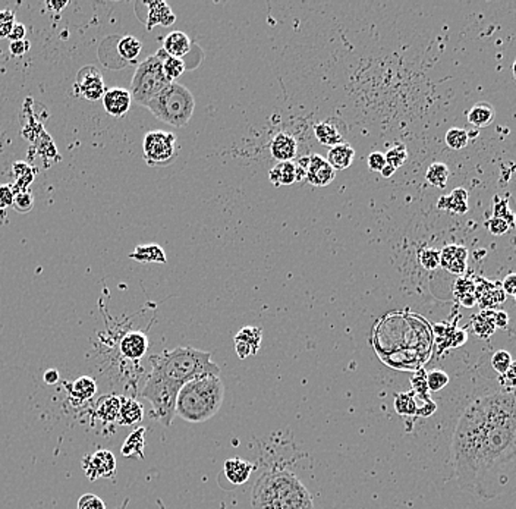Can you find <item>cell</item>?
<instances>
[{"label": "cell", "mask_w": 516, "mask_h": 509, "mask_svg": "<svg viewBox=\"0 0 516 509\" xmlns=\"http://www.w3.org/2000/svg\"><path fill=\"white\" fill-rule=\"evenodd\" d=\"M314 133L315 138L318 140V143L321 146L325 147H335L338 144H342L343 137L340 136V132L338 131V128L330 124V122H320L314 126Z\"/></svg>", "instance_id": "29"}, {"label": "cell", "mask_w": 516, "mask_h": 509, "mask_svg": "<svg viewBox=\"0 0 516 509\" xmlns=\"http://www.w3.org/2000/svg\"><path fill=\"white\" fill-rule=\"evenodd\" d=\"M147 109L161 122L172 126H185L193 118L196 100L193 93L179 83H171L147 106Z\"/></svg>", "instance_id": "5"}, {"label": "cell", "mask_w": 516, "mask_h": 509, "mask_svg": "<svg viewBox=\"0 0 516 509\" xmlns=\"http://www.w3.org/2000/svg\"><path fill=\"white\" fill-rule=\"evenodd\" d=\"M449 168L445 163L436 162L428 166L425 172V179L430 182V185L436 186V188H445L449 181Z\"/></svg>", "instance_id": "32"}, {"label": "cell", "mask_w": 516, "mask_h": 509, "mask_svg": "<svg viewBox=\"0 0 516 509\" xmlns=\"http://www.w3.org/2000/svg\"><path fill=\"white\" fill-rule=\"evenodd\" d=\"M15 25V14L12 11H0V40L8 39Z\"/></svg>", "instance_id": "42"}, {"label": "cell", "mask_w": 516, "mask_h": 509, "mask_svg": "<svg viewBox=\"0 0 516 509\" xmlns=\"http://www.w3.org/2000/svg\"><path fill=\"white\" fill-rule=\"evenodd\" d=\"M502 288H503L506 296H515V292H516V273H509L503 279Z\"/></svg>", "instance_id": "50"}, {"label": "cell", "mask_w": 516, "mask_h": 509, "mask_svg": "<svg viewBox=\"0 0 516 509\" xmlns=\"http://www.w3.org/2000/svg\"><path fill=\"white\" fill-rule=\"evenodd\" d=\"M121 403H122V396H116V395L101 396L98 399L97 408H96L97 417L103 423L116 421L118 415H119V410H121Z\"/></svg>", "instance_id": "25"}, {"label": "cell", "mask_w": 516, "mask_h": 509, "mask_svg": "<svg viewBox=\"0 0 516 509\" xmlns=\"http://www.w3.org/2000/svg\"><path fill=\"white\" fill-rule=\"evenodd\" d=\"M512 74H513V76H515V79H516V59H515V62H513V65H512Z\"/></svg>", "instance_id": "57"}, {"label": "cell", "mask_w": 516, "mask_h": 509, "mask_svg": "<svg viewBox=\"0 0 516 509\" xmlns=\"http://www.w3.org/2000/svg\"><path fill=\"white\" fill-rule=\"evenodd\" d=\"M450 463L457 485L481 499L516 492V390L470 400L453 428Z\"/></svg>", "instance_id": "1"}, {"label": "cell", "mask_w": 516, "mask_h": 509, "mask_svg": "<svg viewBox=\"0 0 516 509\" xmlns=\"http://www.w3.org/2000/svg\"><path fill=\"white\" fill-rule=\"evenodd\" d=\"M446 144L452 148V150H460L465 148L468 146L470 141V136L468 132L462 128H450L446 132Z\"/></svg>", "instance_id": "34"}, {"label": "cell", "mask_w": 516, "mask_h": 509, "mask_svg": "<svg viewBox=\"0 0 516 509\" xmlns=\"http://www.w3.org/2000/svg\"><path fill=\"white\" fill-rule=\"evenodd\" d=\"M386 157L383 153L374 151L368 156V168L374 172H382V169L386 166Z\"/></svg>", "instance_id": "47"}, {"label": "cell", "mask_w": 516, "mask_h": 509, "mask_svg": "<svg viewBox=\"0 0 516 509\" xmlns=\"http://www.w3.org/2000/svg\"><path fill=\"white\" fill-rule=\"evenodd\" d=\"M270 182L275 186H286L296 182L295 162H280L268 172Z\"/></svg>", "instance_id": "27"}, {"label": "cell", "mask_w": 516, "mask_h": 509, "mask_svg": "<svg viewBox=\"0 0 516 509\" xmlns=\"http://www.w3.org/2000/svg\"><path fill=\"white\" fill-rule=\"evenodd\" d=\"M43 379H44V382H46L47 385H56V383L59 382V379H61L59 371L54 370V368H50V370H47V371L44 373Z\"/></svg>", "instance_id": "53"}, {"label": "cell", "mask_w": 516, "mask_h": 509, "mask_svg": "<svg viewBox=\"0 0 516 509\" xmlns=\"http://www.w3.org/2000/svg\"><path fill=\"white\" fill-rule=\"evenodd\" d=\"M74 90L90 101L103 99V96L106 93V87H104L101 72L93 65H87L84 68H81L76 75V83L74 86Z\"/></svg>", "instance_id": "9"}, {"label": "cell", "mask_w": 516, "mask_h": 509, "mask_svg": "<svg viewBox=\"0 0 516 509\" xmlns=\"http://www.w3.org/2000/svg\"><path fill=\"white\" fill-rule=\"evenodd\" d=\"M144 160L148 166H165L176 157V136L166 131H150L143 141Z\"/></svg>", "instance_id": "7"}, {"label": "cell", "mask_w": 516, "mask_h": 509, "mask_svg": "<svg viewBox=\"0 0 516 509\" xmlns=\"http://www.w3.org/2000/svg\"><path fill=\"white\" fill-rule=\"evenodd\" d=\"M505 298L506 293L499 285L484 281V283H481L478 288L475 286V300L482 310H490L496 304L503 303Z\"/></svg>", "instance_id": "17"}, {"label": "cell", "mask_w": 516, "mask_h": 509, "mask_svg": "<svg viewBox=\"0 0 516 509\" xmlns=\"http://www.w3.org/2000/svg\"><path fill=\"white\" fill-rule=\"evenodd\" d=\"M128 503H129V499H125V500H123V503H122V505H121L119 508H116V509H126ZM157 503L160 505V509H166V506H165V505H163V502H161L160 499H157Z\"/></svg>", "instance_id": "56"}, {"label": "cell", "mask_w": 516, "mask_h": 509, "mask_svg": "<svg viewBox=\"0 0 516 509\" xmlns=\"http://www.w3.org/2000/svg\"><path fill=\"white\" fill-rule=\"evenodd\" d=\"M131 103H132L131 93L121 87L108 89L103 96L104 111L113 118H122L129 111Z\"/></svg>", "instance_id": "12"}, {"label": "cell", "mask_w": 516, "mask_h": 509, "mask_svg": "<svg viewBox=\"0 0 516 509\" xmlns=\"http://www.w3.org/2000/svg\"><path fill=\"white\" fill-rule=\"evenodd\" d=\"M263 332L260 328H243L235 336V350L239 358L256 356L261 346Z\"/></svg>", "instance_id": "13"}, {"label": "cell", "mask_w": 516, "mask_h": 509, "mask_svg": "<svg viewBox=\"0 0 516 509\" xmlns=\"http://www.w3.org/2000/svg\"><path fill=\"white\" fill-rule=\"evenodd\" d=\"M163 71H165V75L168 76L169 81L175 83L176 79L185 72V62L179 58L168 56L165 61H163Z\"/></svg>", "instance_id": "36"}, {"label": "cell", "mask_w": 516, "mask_h": 509, "mask_svg": "<svg viewBox=\"0 0 516 509\" xmlns=\"http://www.w3.org/2000/svg\"><path fill=\"white\" fill-rule=\"evenodd\" d=\"M254 468H256L254 464L242 460V458H229L225 461V465H223L225 475L232 485L247 483Z\"/></svg>", "instance_id": "18"}, {"label": "cell", "mask_w": 516, "mask_h": 509, "mask_svg": "<svg viewBox=\"0 0 516 509\" xmlns=\"http://www.w3.org/2000/svg\"><path fill=\"white\" fill-rule=\"evenodd\" d=\"M499 385L503 389L516 390V361H512L507 371L499 376Z\"/></svg>", "instance_id": "44"}, {"label": "cell", "mask_w": 516, "mask_h": 509, "mask_svg": "<svg viewBox=\"0 0 516 509\" xmlns=\"http://www.w3.org/2000/svg\"><path fill=\"white\" fill-rule=\"evenodd\" d=\"M15 191L11 185H0V210H5L14 204Z\"/></svg>", "instance_id": "46"}, {"label": "cell", "mask_w": 516, "mask_h": 509, "mask_svg": "<svg viewBox=\"0 0 516 509\" xmlns=\"http://www.w3.org/2000/svg\"><path fill=\"white\" fill-rule=\"evenodd\" d=\"M168 56V53L161 47L154 55L148 56L138 65L131 83L129 93L132 100L146 107L161 90H165L171 84L165 71H163V61Z\"/></svg>", "instance_id": "6"}, {"label": "cell", "mask_w": 516, "mask_h": 509, "mask_svg": "<svg viewBox=\"0 0 516 509\" xmlns=\"http://www.w3.org/2000/svg\"><path fill=\"white\" fill-rule=\"evenodd\" d=\"M336 178V171L328 162V158L320 154L310 156V166L307 172V181L314 186H328Z\"/></svg>", "instance_id": "10"}, {"label": "cell", "mask_w": 516, "mask_h": 509, "mask_svg": "<svg viewBox=\"0 0 516 509\" xmlns=\"http://www.w3.org/2000/svg\"><path fill=\"white\" fill-rule=\"evenodd\" d=\"M81 465L91 481L100 477L113 478L116 475V458L113 452L108 449H98L91 455H87Z\"/></svg>", "instance_id": "8"}, {"label": "cell", "mask_w": 516, "mask_h": 509, "mask_svg": "<svg viewBox=\"0 0 516 509\" xmlns=\"http://www.w3.org/2000/svg\"><path fill=\"white\" fill-rule=\"evenodd\" d=\"M146 427H138L126 438L122 445L121 453L125 458H137L144 460V448H146Z\"/></svg>", "instance_id": "20"}, {"label": "cell", "mask_w": 516, "mask_h": 509, "mask_svg": "<svg viewBox=\"0 0 516 509\" xmlns=\"http://www.w3.org/2000/svg\"><path fill=\"white\" fill-rule=\"evenodd\" d=\"M450 382V378L449 374L443 370H431L428 374H427V386L430 390L432 392H439L442 389H445Z\"/></svg>", "instance_id": "35"}, {"label": "cell", "mask_w": 516, "mask_h": 509, "mask_svg": "<svg viewBox=\"0 0 516 509\" xmlns=\"http://www.w3.org/2000/svg\"><path fill=\"white\" fill-rule=\"evenodd\" d=\"M69 398L76 403H86L97 393L96 381L90 376H81L68 386Z\"/></svg>", "instance_id": "23"}, {"label": "cell", "mask_w": 516, "mask_h": 509, "mask_svg": "<svg viewBox=\"0 0 516 509\" xmlns=\"http://www.w3.org/2000/svg\"><path fill=\"white\" fill-rule=\"evenodd\" d=\"M151 371L143 388V398L151 404L153 417L163 425H172L176 417L179 390L201 374H221V368L211 361V353L191 346H178L151 358Z\"/></svg>", "instance_id": "2"}, {"label": "cell", "mask_w": 516, "mask_h": 509, "mask_svg": "<svg viewBox=\"0 0 516 509\" xmlns=\"http://www.w3.org/2000/svg\"><path fill=\"white\" fill-rule=\"evenodd\" d=\"M472 326H474V332L481 338H488L490 335H493V332L496 331L495 311L482 310L478 316L474 317Z\"/></svg>", "instance_id": "30"}, {"label": "cell", "mask_w": 516, "mask_h": 509, "mask_svg": "<svg viewBox=\"0 0 516 509\" xmlns=\"http://www.w3.org/2000/svg\"><path fill=\"white\" fill-rule=\"evenodd\" d=\"M485 228L488 229V232H490L492 235H495V236H502V235L507 233L512 226L509 225L507 221H505V219H502V218H495V216H493L492 219H488V221L485 222Z\"/></svg>", "instance_id": "43"}, {"label": "cell", "mask_w": 516, "mask_h": 509, "mask_svg": "<svg viewBox=\"0 0 516 509\" xmlns=\"http://www.w3.org/2000/svg\"><path fill=\"white\" fill-rule=\"evenodd\" d=\"M395 171H396L395 168H392L390 165H386L380 173H382V176H383V178H390V176L395 173Z\"/></svg>", "instance_id": "55"}, {"label": "cell", "mask_w": 516, "mask_h": 509, "mask_svg": "<svg viewBox=\"0 0 516 509\" xmlns=\"http://www.w3.org/2000/svg\"><path fill=\"white\" fill-rule=\"evenodd\" d=\"M495 325L496 329H505L509 325V316L505 311H495Z\"/></svg>", "instance_id": "52"}, {"label": "cell", "mask_w": 516, "mask_h": 509, "mask_svg": "<svg viewBox=\"0 0 516 509\" xmlns=\"http://www.w3.org/2000/svg\"><path fill=\"white\" fill-rule=\"evenodd\" d=\"M510 364H512V356L505 350L496 351L492 357V368L499 374V376H502V374L507 371Z\"/></svg>", "instance_id": "40"}, {"label": "cell", "mask_w": 516, "mask_h": 509, "mask_svg": "<svg viewBox=\"0 0 516 509\" xmlns=\"http://www.w3.org/2000/svg\"><path fill=\"white\" fill-rule=\"evenodd\" d=\"M455 296L464 307H474L475 300V285L471 281L459 279L455 285Z\"/></svg>", "instance_id": "33"}, {"label": "cell", "mask_w": 516, "mask_h": 509, "mask_svg": "<svg viewBox=\"0 0 516 509\" xmlns=\"http://www.w3.org/2000/svg\"><path fill=\"white\" fill-rule=\"evenodd\" d=\"M141 49H143L141 41L138 39H135L133 36H125L118 43L119 56L128 62H133L137 59L141 53Z\"/></svg>", "instance_id": "31"}, {"label": "cell", "mask_w": 516, "mask_h": 509, "mask_svg": "<svg viewBox=\"0 0 516 509\" xmlns=\"http://www.w3.org/2000/svg\"><path fill=\"white\" fill-rule=\"evenodd\" d=\"M12 206L18 213H29L34 207V197L31 196L30 191L19 190L14 196V204Z\"/></svg>", "instance_id": "39"}, {"label": "cell", "mask_w": 516, "mask_h": 509, "mask_svg": "<svg viewBox=\"0 0 516 509\" xmlns=\"http://www.w3.org/2000/svg\"><path fill=\"white\" fill-rule=\"evenodd\" d=\"M129 258L140 261V263H166V254L163 248L157 244H148V246H138L133 250V253L129 254Z\"/></svg>", "instance_id": "28"}, {"label": "cell", "mask_w": 516, "mask_h": 509, "mask_svg": "<svg viewBox=\"0 0 516 509\" xmlns=\"http://www.w3.org/2000/svg\"><path fill=\"white\" fill-rule=\"evenodd\" d=\"M495 218H502L505 221L509 222V225L513 228V222H515V214L510 213V210L507 208V201L506 200H496L495 203Z\"/></svg>", "instance_id": "45"}, {"label": "cell", "mask_w": 516, "mask_h": 509, "mask_svg": "<svg viewBox=\"0 0 516 509\" xmlns=\"http://www.w3.org/2000/svg\"><path fill=\"white\" fill-rule=\"evenodd\" d=\"M76 509H106V503L94 493H86L78 499Z\"/></svg>", "instance_id": "41"}, {"label": "cell", "mask_w": 516, "mask_h": 509, "mask_svg": "<svg viewBox=\"0 0 516 509\" xmlns=\"http://www.w3.org/2000/svg\"><path fill=\"white\" fill-rule=\"evenodd\" d=\"M355 157V150L349 144H338L329 150L328 162L332 165L335 171L348 169L352 165V160Z\"/></svg>", "instance_id": "26"}, {"label": "cell", "mask_w": 516, "mask_h": 509, "mask_svg": "<svg viewBox=\"0 0 516 509\" xmlns=\"http://www.w3.org/2000/svg\"><path fill=\"white\" fill-rule=\"evenodd\" d=\"M437 208L456 214H465L468 211V193L462 186H457L449 196L439 198Z\"/></svg>", "instance_id": "19"}, {"label": "cell", "mask_w": 516, "mask_h": 509, "mask_svg": "<svg viewBox=\"0 0 516 509\" xmlns=\"http://www.w3.org/2000/svg\"><path fill=\"white\" fill-rule=\"evenodd\" d=\"M25 34H26L25 25H24V24H19V22H15L14 29H12V31H11V34H9L8 39L11 40V43H12V41H19V40H25Z\"/></svg>", "instance_id": "51"}, {"label": "cell", "mask_w": 516, "mask_h": 509, "mask_svg": "<svg viewBox=\"0 0 516 509\" xmlns=\"http://www.w3.org/2000/svg\"><path fill=\"white\" fill-rule=\"evenodd\" d=\"M467 118L472 126L484 128V126L493 124V121L496 118V111H495L493 104L481 101V103H475L471 107L470 112L467 114Z\"/></svg>", "instance_id": "24"}, {"label": "cell", "mask_w": 516, "mask_h": 509, "mask_svg": "<svg viewBox=\"0 0 516 509\" xmlns=\"http://www.w3.org/2000/svg\"><path fill=\"white\" fill-rule=\"evenodd\" d=\"M418 258L425 271H436L440 266V251L434 248H423L418 253Z\"/></svg>", "instance_id": "37"}, {"label": "cell", "mask_w": 516, "mask_h": 509, "mask_svg": "<svg viewBox=\"0 0 516 509\" xmlns=\"http://www.w3.org/2000/svg\"><path fill=\"white\" fill-rule=\"evenodd\" d=\"M146 6L148 8L147 30H153L156 25L171 26L176 21V15L166 2L156 0V2H147Z\"/></svg>", "instance_id": "16"}, {"label": "cell", "mask_w": 516, "mask_h": 509, "mask_svg": "<svg viewBox=\"0 0 516 509\" xmlns=\"http://www.w3.org/2000/svg\"><path fill=\"white\" fill-rule=\"evenodd\" d=\"M513 298H515V301H516V292H515V296H513Z\"/></svg>", "instance_id": "58"}, {"label": "cell", "mask_w": 516, "mask_h": 509, "mask_svg": "<svg viewBox=\"0 0 516 509\" xmlns=\"http://www.w3.org/2000/svg\"><path fill=\"white\" fill-rule=\"evenodd\" d=\"M385 157L388 165L398 169L406 162V158H408V151H406V147L403 144H396L385 154Z\"/></svg>", "instance_id": "38"}, {"label": "cell", "mask_w": 516, "mask_h": 509, "mask_svg": "<svg viewBox=\"0 0 516 509\" xmlns=\"http://www.w3.org/2000/svg\"><path fill=\"white\" fill-rule=\"evenodd\" d=\"M30 47H31V43L25 39V40H19V41H12L9 46V51L12 56L21 58L25 55V53H29Z\"/></svg>", "instance_id": "49"}, {"label": "cell", "mask_w": 516, "mask_h": 509, "mask_svg": "<svg viewBox=\"0 0 516 509\" xmlns=\"http://www.w3.org/2000/svg\"><path fill=\"white\" fill-rule=\"evenodd\" d=\"M308 166H310V156H303L295 162V168H296V182H301L304 179H307V172H308Z\"/></svg>", "instance_id": "48"}, {"label": "cell", "mask_w": 516, "mask_h": 509, "mask_svg": "<svg viewBox=\"0 0 516 509\" xmlns=\"http://www.w3.org/2000/svg\"><path fill=\"white\" fill-rule=\"evenodd\" d=\"M271 156H273L278 162H292V158L298 153V143L289 133L279 132L278 136L273 137L270 144Z\"/></svg>", "instance_id": "15"}, {"label": "cell", "mask_w": 516, "mask_h": 509, "mask_svg": "<svg viewBox=\"0 0 516 509\" xmlns=\"http://www.w3.org/2000/svg\"><path fill=\"white\" fill-rule=\"evenodd\" d=\"M148 345H150V342L144 332L132 331V332H128L121 339L119 350L125 358L132 360V361H138L147 354Z\"/></svg>", "instance_id": "11"}, {"label": "cell", "mask_w": 516, "mask_h": 509, "mask_svg": "<svg viewBox=\"0 0 516 509\" xmlns=\"http://www.w3.org/2000/svg\"><path fill=\"white\" fill-rule=\"evenodd\" d=\"M225 385L219 374H201L188 382L176 399V417L188 423H204L221 411Z\"/></svg>", "instance_id": "4"}, {"label": "cell", "mask_w": 516, "mask_h": 509, "mask_svg": "<svg viewBox=\"0 0 516 509\" xmlns=\"http://www.w3.org/2000/svg\"><path fill=\"white\" fill-rule=\"evenodd\" d=\"M253 509H315L310 490L288 470H268L253 488Z\"/></svg>", "instance_id": "3"}, {"label": "cell", "mask_w": 516, "mask_h": 509, "mask_svg": "<svg viewBox=\"0 0 516 509\" xmlns=\"http://www.w3.org/2000/svg\"><path fill=\"white\" fill-rule=\"evenodd\" d=\"M49 9H51L53 12H61L64 8L68 6V2H53V0H50V2L46 4Z\"/></svg>", "instance_id": "54"}, {"label": "cell", "mask_w": 516, "mask_h": 509, "mask_svg": "<svg viewBox=\"0 0 516 509\" xmlns=\"http://www.w3.org/2000/svg\"><path fill=\"white\" fill-rule=\"evenodd\" d=\"M144 417V408L143 405L138 403L137 399L132 398H125L122 396V403H121V410H119V415H118V424L121 425H132L137 424L143 420Z\"/></svg>", "instance_id": "22"}, {"label": "cell", "mask_w": 516, "mask_h": 509, "mask_svg": "<svg viewBox=\"0 0 516 509\" xmlns=\"http://www.w3.org/2000/svg\"><path fill=\"white\" fill-rule=\"evenodd\" d=\"M163 50L172 58L182 59L186 53L191 50V39L183 31H172L166 36L165 41H163Z\"/></svg>", "instance_id": "21"}, {"label": "cell", "mask_w": 516, "mask_h": 509, "mask_svg": "<svg viewBox=\"0 0 516 509\" xmlns=\"http://www.w3.org/2000/svg\"><path fill=\"white\" fill-rule=\"evenodd\" d=\"M440 266L452 275H462L468 266V250L462 246H447L440 251Z\"/></svg>", "instance_id": "14"}]
</instances>
